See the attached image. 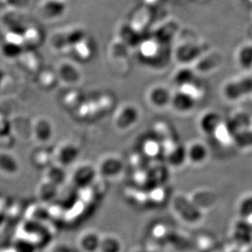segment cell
<instances>
[{"instance_id":"obj_4","label":"cell","mask_w":252,"mask_h":252,"mask_svg":"<svg viewBox=\"0 0 252 252\" xmlns=\"http://www.w3.org/2000/svg\"><path fill=\"white\" fill-rule=\"evenodd\" d=\"M202 56V48L196 43H183L176 48V58L183 65L195 62Z\"/></svg>"},{"instance_id":"obj_12","label":"cell","mask_w":252,"mask_h":252,"mask_svg":"<svg viewBox=\"0 0 252 252\" xmlns=\"http://www.w3.org/2000/svg\"><path fill=\"white\" fill-rule=\"evenodd\" d=\"M238 215L245 220L252 219V194L246 196L241 200L238 207Z\"/></svg>"},{"instance_id":"obj_1","label":"cell","mask_w":252,"mask_h":252,"mask_svg":"<svg viewBox=\"0 0 252 252\" xmlns=\"http://www.w3.org/2000/svg\"><path fill=\"white\" fill-rule=\"evenodd\" d=\"M222 95L229 102H235L252 94V76L238 77L226 82Z\"/></svg>"},{"instance_id":"obj_10","label":"cell","mask_w":252,"mask_h":252,"mask_svg":"<svg viewBox=\"0 0 252 252\" xmlns=\"http://www.w3.org/2000/svg\"><path fill=\"white\" fill-rule=\"evenodd\" d=\"M188 160V148L185 145H176L169 152L167 162L171 167H181Z\"/></svg>"},{"instance_id":"obj_5","label":"cell","mask_w":252,"mask_h":252,"mask_svg":"<svg viewBox=\"0 0 252 252\" xmlns=\"http://www.w3.org/2000/svg\"><path fill=\"white\" fill-rule=\"evenodd\" d=\"M172 94L165 86L158 85L152 88L149 94V100L154 107L164 109L171 105Z\"/></svg>"},{"instance_id":"obj_3","label":"cell","mask_w":252,"mask_h":252,"mask_svg":"<svg viewBox=\"0 0 252 252\" xmlns=\"http://www.w3.org/2000/svg\"><path fill=\"white\" fill-rule=\"evenodd\" d=\"M223 124V119L219 113L209 110L200 117L198 126L202 133L207 136H214Z\"/></svg>"},{"instance_id":"obj_7","label":"cell","mask_w":252,"mask_h":252,"mask_svg":"<svg viewBox=\"0 0 252 252\" xmlns=\"http://www.w3.org/2000/svg\"><path fill=\"white\" fill-rule=\"evenodd\" d=\"M209 157V150L203 143L197 142L191 144L188 148V160L193 164H202Z\"/></svg>"},{"instance_id":"obj_6","label":"cell","mask_w":252,"mask_h":252,"mask_svg":"<svg viewBox=\"0 0 252 252\" xmlns=\"http://www.w3.org/2000/svg\"><path fill=\"white\" fill-rule=\"evenodd\" d=\"M172 81L179 89H186V88L196 84L197 74L195 70L187 65H184L181 69H177L175 72Z\"/></svg>"},{"instance_id":"obj_11","label":"cell","mask_w":252,"mask_h":252,"mask_svg":"<svg viewBox=\"0 0 252 252\" xmlns=\"http://www.w3.org/2000/svg\"><path fill=\"white\" fill-rule=\"evenodd\" d=\"M233 142L241 150H249L252 148V129H243L233 136Z\"/></svg>"},{"instance_id":"obj_8","label":"cell","mask_w":252,"mask_h":252,"mask_svg":"<svg viewBox=\"0 0 252 252\" xmlns=\"http://www.w3.org/2000/svg\"><path fill=\"white\" fill-rule=\"evenodd\" d=\"M250 119L247 114H238L228 119L225 123V126L227 131L233 137L241 130L250 127Z\"/></svg>"},{"instance_id":"obj_9","label":"cell","mask_w":252,"mask_h":252,"mask_svg":"<svg viewBox=\"0 0 252 252\" xmlns=\"http://www.w3.org/2000/svg\"><path fill=\"white\" fill-rule=\"evenodd\" d=\"M236 62L243 70L252 69V43H244L236 53Z\"/></svg>"},{"instance_id":"obj_2","label":"cell","mask_w":252,"mask_h":252,"mask_svg":"<svg viewBox=\"0 0 252 252\" xmlns=\"http://www.w3.org/2000/svg\"><path fill=\"white\" fill-rule=\"evenodd\" d=\"M197 99L193 93L186 89H178L172 94L171 106L174 111L181 114H189L195 109Z\"/></svg>"}]
</instances>
